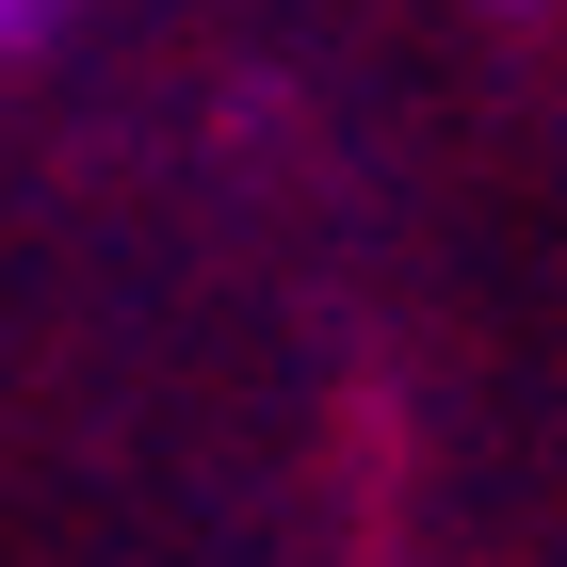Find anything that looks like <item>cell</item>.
<instances>
[{"label":"cell","mask_w":567,"mask_h":567,"mask_svg":"<svg viewBox=\"0 0 567 567\" xmlns=\"http://www.w3.org/2000/svg\"><path fill=\"white\" fill-rule=\"evenodd\" d=\"M17 33H49V0H0V49H17Z\"/></svg>","instance_id":"obj_1"}]
</instances>
